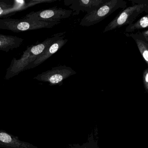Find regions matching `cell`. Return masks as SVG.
<instances>
[{"mask_svg": "<svg viewBox=\"0 0 148 148\" xmlns=\"http://www.w3.org/2000/svg\"><path fill=\"white\" fill-rule=\"evenodd\" d=\"M127 2L123 0H107V1L81 20L79 25L90 27L99 23L119 8L124 9Z\"/></svg>", "mask_w": 148, "mask_h": 148, "instance_id": "obj_3", "label": "cell"}, {"mask_svg": "<svg viewBox=\"0 0 148 148\" xmlns=\"http://www.w3.org/2000/svg\"><path fill=\"white\" fill-rule=\"evenodd\" d=\"M73 12L59 8L53 7L49 9L34 12L27 14L24 18L44 21L60 22V20L71 17Z\"/></svg>", "mask_w": 148, "mask_h": 148, "instance_id": "obj_6", "label": "cell"}, {"mask_svg": "<svg viewBox=\"0 0 148 148\" xmlns=\"http://www.w3.org/2000/svg\"><path fill=\"white\" fill-rule=\"evenodd\" d=\"M0 147L7 148H37L25 142L19 140L17 138L0 131Z\"/></svg>", "mask_w": 148, "mask_h": 148, "instance_id": "obj_9", "label": "cell"}, {"mask_svg": "<svg viewBox=\"0 0 148 148\" xmlns=\"http://www.w3.org/2000/svg\"><path fill=\"white\" fill-rule=\"evenodd\" d=\"M77 73L69 66H59L38 74L34 79L41 82H47L51 85H62L63 81Z\"/></svg>", "mask_w": 148, "mask_h": 148, "instance_id": "obj_5", "label": "cell"}, {"mask_svg": "<svg viewBox=\"0 0 148 148\" xmlns=\"http://www.w3.org/2000/svg\"><path fill=\"white\" fill-rule=\"evenodd\" d=\"M148 13V4L133 5L121 11L105 28V33L127 25H131L143 12Z\"/></svg>", "mask_w": 148, "mask_h": 148, "instance_id": "obj_4", "label": "cell"}, {"mask_svg": "<svg viewBox=\"0 0 148 148\" xmlns=\"http://www.w3.org/2000/svg\"><path fill=\"white\" fill-rule=\"evenodd\" d=\"M22 38L0 34V51L8 52L19 47L24 41Z\"/></svg>", "mask_w": 148, "mask_h": 148, "instance_id": "obj_10", "label": "cell"}, {"mask_svg": "<svg viewBox=\"0 0 148 148\" xmlns=\"http://www.w3.org/2000/svg\"><path fill=\"white\" fill-rule=\"evenodd\" d=\"M143 81L145 89L148 90V69L146 68L144 70L143 74Z\"/></svg>", "mask_w": 148, "mask_h": 148, "instance_id": "obj_14", "label": "cell"}, {"mask_svg": "<svg viewBox=\"0 0 148 148\" xmlns=\"http://www.w3.org/2000/svg\"><path fill=\"white\" fill-rule=\"evenodd\" d=\"M125 35L128 37H131L134 40L141 56L145 63L148 65V42L143 37L142 33L138 32L135 34H126Z\"/></svg>", "mask_w": 148, "mask_h": 148, "instance_id": "obj_11", "label": "cell"}, {"mask_svg": "<svg viewBox=\"0 0 148 148\" xmlns=\"http://www.w3.org/2000/svg\"><path fill=\"white\" fill-rule=\"evenodd\" d=\"M142 34L143 35V37L145 39V40L148 42V29H146L145 31L142 32Z\"/></svg>", "mask_w": 148, "mask_h": 148, "instance_id": "obj_16", "label": "cell"}, {"mask_svg": "<svg viewBox=\"0 0 148 148\" xmlns=\"http://www.w3.org/2000/svg\"><path fill=\"white\" fill-rule=\"evenodd\" d=\"M65 32L56 34L38 45L27 47L20 58L13 59L10 66L7 69L4 78L5 80H8L25 71L27 66L34 62L38 56L51 44L65 36Z\"/></svg>", "mask_w": 148, "mask_h": 148, "instance_id": "obj_1", "label": "cell"}, {"mask_svg": "<svg viewBox=\"0 0 148 148\" xmlns=\"http://www.w3.org/2000/svg\"><path fill=\"white\" fill-rule=\"evenodd\" d=\"M18 11L15 4L14 5L0 1V17Z\"/></svg>", "mask_w": 148, "mask_h": 148, "instance_id": "obj_13", "label": "cell"}, {"mask_svg": "<svg viewBox=\"0 0 148 148\" xmlns=\"http://www.w3.org/2000/svg\"><path fill=\"white\" fill-rule=\"evenodd\" d=\"M132 4H136V5H141V4H148V1L147 0H139V1H131Z\"/></svg>", "mask_w": 148, "mask_h": 148, "instance_id": "obj_15", "label": "cell"}, {"mask_svg": "<svg viewBox=\"0 0 148 148\" xmlns=\"http://www.w3.org/2000/svg\"><path fill=\"white\" fill-rule=\"evenodd\" d=\"M64 36L51 44L41 54L38 56L34 62L27 66L26 70H30L38 66L59 51L68 41L67 39H64Z\"/></svg>", "mask_w": 148, "mask_h": 148, "instance_id": "obj_8", "label": "cell"}, {"mask_svg": "<svg viewBox=\"0 0 148 148\" xmlns=\"http://www.w3.org/2000/svg\"><path fill=\"white\" fill-rule=\"evenodd\" d=\"M148 14H146L135 23L129 25L125 29V32H131L137 30L146 29L148 28Z\"/></svg>", "mask_w": 148, "mask_h": 148, "instance_id": "obj_12", "label": "cell"}, {"mask_svg": "<svg viewBox=\"0 0 148 148\" xmlns=\"http://www.w3.org/2000/svg\"><path fill=\"white\" fill-rule=\"evenodd\" d=\"M107 0H66L64 5L69 6L72 11V14H79L80 12L91 13L106 2Z\"/></svg>", "mask_w": 148, "mask_h": 148, "instance_id": "obj_7", "label": "cell"}, {"mask_svg": "<svg viewBox=\"0 0 148 148\" xmlns=\"http://www.w3.org/2000/svg\"><path fill=\"white\" fill-rule=\"evenodd\" d=\"M60 22L44 21L23 18V19H0V29L8 30L14 32H26L43 28H52Z\"/></svg>", "mask_w": 148, "mask_h": 148, "instance_id": "obj_2", "label": "cell"}]
</instances>
